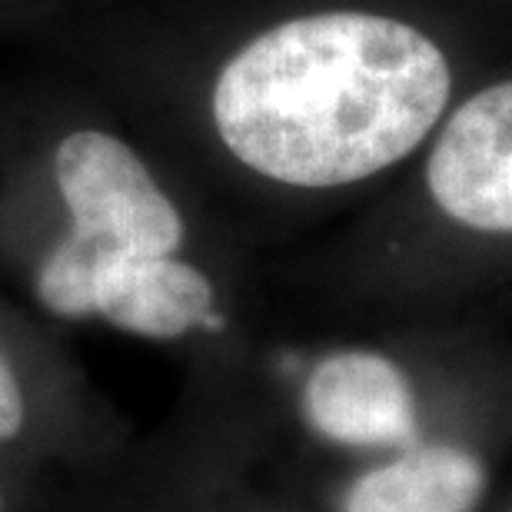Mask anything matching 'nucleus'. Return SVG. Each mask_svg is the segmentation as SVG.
<instances>
[{"mask_svg":"<svg viewBox=\"0 0 512 512\" xmlns=\"http://www.w3.org/2000/svg\"><path fill=\"white\" fill-rule=\"evenodd\" d=\"M486 493L483 463L456 446H419L363 473L343 512H473Z\"/></svg>","mask_w":512,"mask_h":512,"instance_id":"423d86ee","label":"nucleus"},{"mask_svg":"<svg viewBox=\"0 0 512 512\" xmlns=\"http://www.w3.org/2000/svg\"><path fill=\"white\" fill-rule=\"evenodd\" d=\"M54 177L74 220L67 240L80 250L173 256L183 243L180 210L120 137L70 133L54 153Z\"/></svg>","mask_w":512,"mask_h":512,"instance_id":"7ed1b4c3","label":"nucleus"},{"mask_svg":"<svg viewBox=\"0 0 512 512\" xmlns=\"http://www.w3.org/2000/svg\"><path fill=\"white\" fill-rule=\"evenodd\" d=\"M0 512H4V496H0Z\"/></svg>","mask_w":512,"mask_h":512,"instance_id":"6e6552de","label":"nucleus"},{"mask_svg":"<svg viewBox=\"0 0 512 512\" xmlns=\"http://www.w3.org/2000/svg\"><path fill=\"white\" fill-rule=\"evenodd\" d=\"M303 409L320 436L343 446H403L416 439V403L406 373L380 353L343 350L316 366Z\"/></svg>","mask_w":512,"mask_h":512,"instance_id":"39448f33","label":"nucleus"},{"mask_svg":"<svg viewBox=\"0 0 512 512\" xmlns=\"http://www.w3.org/2000/svg\"><path fill=\"white\" fill-rule=\"evenodd\" d=\"M426 183L449 220L512 233V80L456 110L429 153Z\"/></svg>","mask_w":512,"mask_h":512,"instance_id":"20e7f679","label":"nucleus"},{"mask_svg":"<svg viewBox=\"0 0 512 512\" xmlns=\"http://www.w3.org/2000/svg\"><path fill=\"white\" fill-rule=\"evenodd\" d=\"M24 426V393L0 350V439H14Z\"/></svg>","mask_w":512,"mask_h":512,"instance_id":"0eeeda50","label":"nucleus"},{"mask_svg":"<svg viewBox=\"0 0 512 512\" xmlns=\"http://www.w3.org/2000/svg\"><path fill=\"white\" fill-rule=\"evenodd\" d=\"M449 100L439 47L399 20L333 10L253 37L213 84V124L243 167L343 187L413 153Z\"/></svg>","mask_w":512,"mask_h":512,"instance_id":"f257e3e1","label":"nucleus"},{"mask_svg":"<svg viewBox=\"0 0 512 512\" xmlns=\"http://www.w3.org/2000/svg\"><path fill=\"white\" fill-rule=\"evenodd\" d=\"M37 296L50 313L107 323L150 340H173L210 323L213 286L197 266L173 256L87 253L67 237L47 253Z\"/></svg>","mask_w":512,"mask_h":512,"instance_id":"f03ea898","label":"nucleus"}]
</instances>
